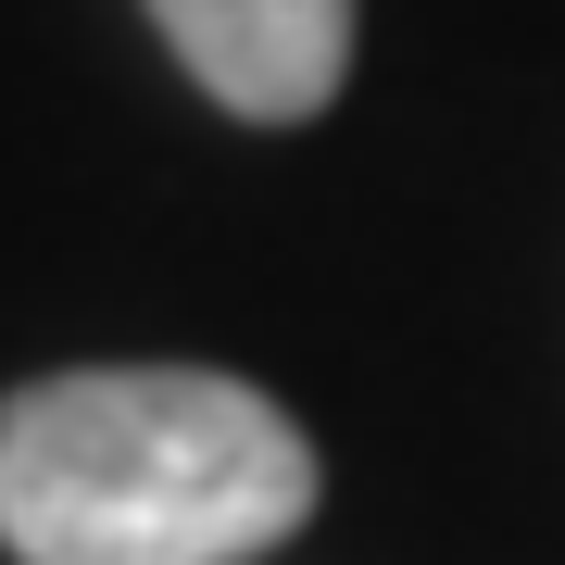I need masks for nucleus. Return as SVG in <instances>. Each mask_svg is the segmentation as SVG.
<instances>
[{
	"instance_id": "obj_1",
	"label": "nucleus",
	"mask_w": 565,
	"mask_h": 565,
	"mask_svg": "<svg viewBox=\"0 0 565 565\" xmlns=\"http://www.w3.org/2000/svg\"><path fill=\"white\" fill-rule=\"evenodd\" d=\"M315 515V440L214 364H63L0 403L13 565H252Z\"/></svg>"
},
{
	"instance_id": "obj_2",
	"label": "nucleus",
	"mask_w": 565,
	"mask_h": 565,
	"mask_svg": "<svg viewBox=\"0 0 565 565\" xmlns=\"http://www.w3.org/2000/svg\"><path fill=\"white\" fill-rule=\"evenodd\" d=\"M151 25L239 126H302L352 76V0H151Z\"/></svg>"
}]
</instances>
